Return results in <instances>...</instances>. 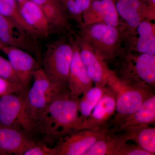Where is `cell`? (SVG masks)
I'll return each mask as SVG.
<instances>
[{
  "label": "cell",
  "mask_w": 155,
  "mask_h": 155,
  "mask_svg": "<svg viewBox=\"0 0 155 155\" xmlns=\"http://www.w3.org/2000/svg\"><path fill=\"white\" fill-rule=\"evenodd\" d=\"M74 36L78 43L81 60L95 86L106 87L114 71L91 45L78 36L76 32Z\"/></svg>",
  "instance_id": "10"
},
{
  "label": "cell",
  "mask_w": 155,
  "mask_h": 155,
  "mask_svg": "<svg viewBox=\"0 0 155 155\" xmlns=\"http://www.w3.org/2000/svg\"><path fill=\"white\" fill-rule=\"evenodd\" d=\"M116 110V95L113 88L107 84L101 99L90 115L84 122L81 129H98L110 125L109 120Z\"/></svg>",
  "instance_id": "14"
},
{
  "label": "cell",
  "mask_w": 155,
  "mask_h": 155,
  "mask_svg": "<svg viewBox=\"0 0 155 155\" xmlns=\"http://www.w3.org/2000/svg\"><path fill=\"white\" fill-rule=\"evenodd\" d=\"M0 155H5V154L4 153H3L1 151H0Z\"/></svg>",
  "instance_id": "33"
},
{
  "label": "cell",
  "mask_w": 155,
  "mask_h": 155,
  "mask_svg": "<svg viewBox=\"0 0 155 155\" xmlns=\"http://www.w3.org/2000/svg\"><path fill=\"white\" fill-rule=\"evenodd\" d=\"M115 91L116 95V110L110 129L116 133L123 121L140 107L142 104L155 91L140 89L127 86L120 81L114 73L111 75L107 84Z\"/></svg>",
  "instance_id": "5"
},
{
  "label": "cell",
  "mask_w": 155,
  "mask_h": 155,
  "mask_svg": "<svg viewBox=\"0 0 155 155\" xmlns=\"http://www.w3.org/2000/svg\"><path fill=\"white\" fill-rule=\"evenodd\" d=\"M113 70L116 78L127 86L154 91L155 55L129 51L122 47Z\"/></svg>",
  "instance_id": "2"
},
{
  "label": "cell",
  "mask_w": 155,
  "mask_h": 155,
  "mask_svg": "<svg viewBox=\"0 0 155 155\" xmlns=\"http://www.w3.org/2000/svg\"><path fill=\"white\" fill-rule=\"evenodd\" d=\"M38 140L22 128L0 124V151L5 155H23Z\"/></svg>",
  "instance_id": "13"
},
{
  "label": "cell",
  "mask_w": 155,
  "mask_h": 155,
  "mask_svg": "<svg viewBox=\"0 0 155 155\" xmlns=\"http://www.w3.org/2000/svg\"><path fill=\"white\" fill-rule=\"evenodd\" d=\"M33 84L25 92V98L31 116L35 122L50 103L64 89L53 83L41 68L34 72Z\"/></svg>",
  "instance_id": "7"
},
{
  "label": "cell",
  "mask_w": 155,
  "mask_h": 155,
  "mask_svg": "<svg viewBox=\"0 0 155 155\" xmlns=\"http://www.w3.org/2000/svg\"><path fill=\"white\" fill-rule=\"evenodd\" d=\"M23 155H56V153L54 147H49L38 140L35 144L24 152Z\"/></svg>",
  "instance_id": "27"
},
{
  "label": "cell",
  "mask_w": 155,
  "mask_h": 155,
  "mask_svg": "<svg viewBox=\"0 0 155 155\" xmlns=\"http://www.w3.org/2000/svg\"><path fill=\"white\" fill-rule=\"evenodd\" d=\"M21 85L12 83L0 77V97L10 93L24 92Z\"/></svg>",
  "instance_id": "28"
},
{
  "label": "cell",
  "mask_w": 155,
  "mask_h": 155,
  "mask_svg": "<svg viewBox=\"0 0 155 155\" xmlns=\"http://www.w3.org/2000/svg\"><path fill=\"white\" fill-rule=\"evenodd\" d=\"M125 142L120 150L118 155H152L137 145Z\"/></svg>",
  "instance_id": "29"
},
{
  "label": "cell",
  "mask_w": 155,
  "mask_h": 155,
  "mask_svg": "<svg viewBox=\"0 0 155 155\" xmlns=\"http://www.w3.org/2000/svg\"><path fill=\"white\" fill-rule=\"evenodd\" d=\"M79 99L69 90L58 94L35 121V137L51 146L62 137L81 130L82 121L78 110Z\"/></svg>",
  "instance_id": "1"
},
{
  "label": "cell",
  "mask_w": 155,
  "mask_h": 155,
  "mask_svg": "<svg viewBox=\"0 0 155 155\" xmlns=\"http://www.w3.org/2000/svg\"><path fill=\"white\" fill-rule=\"evenodd\" d=\"M69 19L75 21L79 28L83 24V16L92 0H58Z\"/></svg>",
  "instance_id": "24"
},
{
  "label": "cell",
  "mask_w": 155,
  "mask_h": 155,
  "mask_svg": "<svg viewBox=\"0 0 155 155\" xmlns=\"http://www.w3.org/2000/svg\"><path fill=\"white\" fill-rule=\"evenodd\" d=\"M38 38L14 20L0 14V40L5 46L30 53L41 64L42 54Z\"/></svg>",
  "instance_id": "8"
},
{
  "label": "cell",
  "mask_w": 155,
  "mask_h": 155,
  "mask_svg": "<svg viewBox=\"0 0 155 155\" xmlns=\"http://www.w3.org/2000/svg\"><path fill=\"white\" fill-rule=\"evenodd\" d=\"M126 142L121 132H111L97 140L84 155H118Z\"/></svg>",
  "instance_id": "22"
},
{
  "label": "cell",
  "mask_w": 155,
  "mask_h": 155,
  "mask_svg": "<svg viewBox=\"0 0 155 155\" xmlns=\"http://www.w3.org/2000/svg\"><path fill=\"white\" fill-rule=\"evenodd\" d=\"M116 5L120 20L127 28L126 33L134 32L143 20L155 19L154 6L142 0H116Z\"/></svg>",
  "instance_id": "11"
},
{
  "label": "cell",
  "mask_w": 155,
  "mask_h": 155,
  "mask_svg": "<svg viewBox=\"0 0 155 155\" xmlns=\"http://www.w3.org/2000/svg\"><path fill=\"white\" fill-rule=\"evenodd\" d=\"M2 51L8 57L22 88L26 92L33 79L34 72L41 68V64L30 53L18 48L5 46Z\"/></svg>",
  "instance_id": "12"
},
{
  "label": "cell",
  "mask_w": 155,
  "mask_h": 155,
  "mask_svg": "<svg viewBox=\"0 0 155 155\" xmlns=\"http://www.w3.org/2000/svg\"><path fill=\"white\" fill-rule=\"evenodd\" d=\"M111 132L110 125L98 129L76 130L54 145L56 155H84L96 142Z\"/></svg>",
  "instance_id": "9"
},
{
  "label": "cell",
  "mask_w": 155,
  "mask_h": 155,
  "mask_svg": "<svg viewBox=\"0 0 155 155\" xmlns=\"http://www.w3.org/2000/svg\"><path fill=\"white\" fill-rule=\"evenodd\" d=\"M116 1L92 0L83 14V24L81 28L95 23L119 26L121 21L116 9Z\"/></svg>",
  "instance_id": "16"
},
{
  "label": "cell",
  "mask_w": 155,
  "mask_h": 155,
  "mask_svg": "<svg viewBox=\"0 0 155 155\" xmlns=\"http://www.w3.org/2000/svg\"><path fill=\"white\" fill-rule=\"evenodd\" d=\"M127 142L133 141L144 150L155 154V127L143 124L128 127L121 132Z\"/></svg>",
  "instance_id": "20"
},
{
  "label": "cell",
  "mask_w": 155,
  "mask_h": 155,
  "mask_svg": "<svg viewBox=\"0 0 155 155\" xmlns=\"http://www.w3.org/2000/svg\"><path fill=\"white\" fill-rule=\"evenodd\" d=\"M0 14L14 20L22 28L38 38L36 33L22 19L18 5L14 0H0Z\"/></svg>",
  "instance_id": "25"
},
{
  "label": "cell",
  "mask_w": 155,
  "mask_h": 155,
  "mask_svg": "<svg viewBox=\"0 0 155 155\" xmlns=\"http://www.w3.org/2000/svg\"><path fill=\"white\" fill-rule=\"evenodd\" d=\"M142 1L145 3H149L150 2L151 0H142Z\"/></svg>",
  "instance_id": "32"
},
{
  "label": "cell",
  "mask_w": 155,
  "mask_h": 155,
  "mask_svg": "<svg viewBox=\"0 0 155 155\" xmlns=\"http://www.w3.org/2000/svg\"><path fill=\"white\" fill-rule=\"evenodd\" d=\"M25 94V92L13 93L0 97V124L19 127L35 136V122L28 110Z\"/></svg>",
  "instance_id": "6"
},
{
  "label": "cell",
  "mask_w": 155,
  "mask_h": 155,
  "mask_svg": "<svg viewBox=\"0 0 155 155\" xmlns=\"http://www.w3.org/2000/svg\"><path fill=\"white\" fill-rule=\"evenodd\" d=\"M155 94L149 97L140 107L119 125L116 133H119L128 127L143 124H155Z\"/></svg>",
  "instance_id": "21"
},
{
  "label": "cell",
  "mask_w": 155,
  "mask_h": 155,
  "mask_svg": "<svg viewBox=\"0 0 155 155\" xmlns=\"http://www.w3.org/2000/svg\"><path fill=\"white\" fill-rule=\"evenodd\" d=\"M18 7L22 19L39 38L47 37L54 34L44 13L37 4L31 0H26Z\"/></svg>",
  "instance_id": "19"
},
{
  "label": "cell",
  "mask_w": 155,
  "mask_h": 155,
  "mask_svg": "<svg viewBox=\"0 0 155 155\" xmlns=\"http://www.w3.org/2000/svg\"><path fill=\"white\" fill-rule=\"evenodd\" d=\"M124 47L135 52L155 55V24L143 20L133 33L125 34Z\"/></svg>",
  "instance_id": "15"
},
{
  "label": "cell",
  "mask_w": 155,
  "mask_h": 155,
  "mask_svg": "<svg viewBox=\"0 0 155 155\" xmlns=\"http://www.w3.org/2000/svg\"><path fill=\"white\" fill-rule=\"evenodd\" d=\"M0 77L12 83L21 86V84L17 75L14 73L8 60L1 55H0Z\"/></svg>",
  "instance_id": "26"
},
{
  "label": "cell",
  "mask_w": 155,
  "mask_h": 155,
  "mask_svg": "<svg viewBox=\"0 0 155 155\" xmlns=\"http://www.w3.org/2000/svg\"><path fill=\"white\" fill-rule=\"evenodd\" d=\"M73 35H61L51 42L41 56V64L45 75L53 83L64 89H68V78L73 53Z\"/></svg>",
  "instance_id": "3"
},
{
  "label": "cell",
  "mask_w": 155,
  "mask_h": 155,
  "mask_svg": "<svg viewBox=\"0 0 155 155\" xmlns=\"http://www.w3.org/2000/svg\"><path fill=\"white\" fill-rule=\"evenodd\" d=\"M72 43L73 53L69 69L68 89L73 95L79 97L92 87L94 82L81 60L78 43L74 35Z\"/></svg>",
  "instance_id": "17"
},
{
  "label": "cell",
  "mask_w": 155,
  "mask_h": 155,
  "mask_svg": "<svg viewBox=\"0 0 155 155\" xmlns=\"http://www.w3.org/2000/svg\"><path fill=\"white\" fill-rule=\"evenodd\" d=\"M39 6L47 18L53 33L71 35L76 31L58 0H31Z\"/></svg>",
  "instance_id": "18"
},
{
  "label": "cell",
  "mask_w": 155,
  "mask_h": 155,
  "mask_svg": "<svg viewBox=\"0 0 155 155\" xmlns=\"http://www.w3.org/2000/svg\"><path fill=\"white\" fill-rule=\"evenodd\" d=\"M5 46V45H4V44L0 40V51H2L3 48Z\"/></svg>",
  "instance_id": "31"
},
{
  "label": "cell",
  "mask_w": 155,
  "mask_h": 155,
  "mask_svg": "<svg viewBox=\"0 0 155 155\" xmlns=\"http://www.w3.org/2000/svg\"><path fill=\"white\" fill-rule=\"evenodd\" d=\"M16 3H17L18 5H20V4H22V3L24 2H25L26 0H14Z\"/></svg>",
  "instance_id": "30"
},
{
  "label": "cell",
  "mask_w": 155,
  "mask_h": 155,
  "mask_svg": "<svg viewBox=\"0 0 155 155\" xmlns=\"http://www.w3.org/2000/svg\"><path fill=\"white\" fill-rule=\"evenodd\" d=\"M127 29L124 23L112 26L95 23L80 28L76 33L94 48L108 64H114L122 47Z\"/></svg>",
  "instance_id": "4"
},
{
  "label": "cell",
  "mask_w": 155,
  "mask_h": 155,
  "mask_svg": "<svg viewBox=\"0 0 155 155\" xmlns=\"http://www.w3.org/2000/svg\"><path fill=\"white\" fill-rule=\"evenodd\" d=\"M106 87L107 86L105 87L93 86L83 93L82 97L79 99L78 110L81 119L82 120V125L101 99Z\"/></svg>",
  "instance_id": "23"
}]
</instances>
